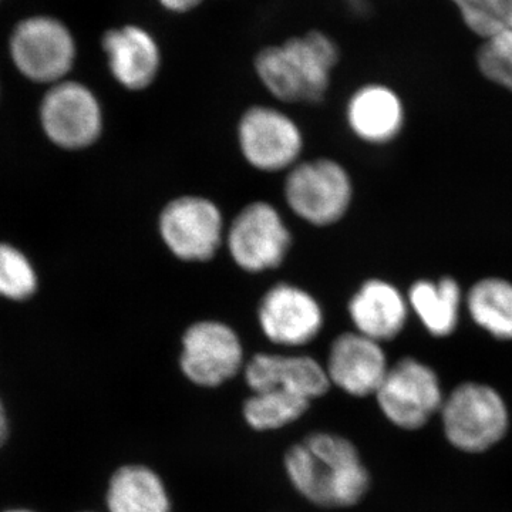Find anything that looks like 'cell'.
Segmentation results:
<instances>
[{"instance_id":"cell-1","label":"cell","mask_w":512,"mask_h":512,"mask_svg":"<svg viewBox=\"0 0 512 512\" xmlns=\"http://www.w3.org/2000/svg\"><path fill=\"white\" fill-rule=\"evenodd\" d=\"M339 60L340 49L333 37L313 29L262 47L254 57V70L259 83L276 100L316 104L328 94Z\"/></svg>"},{"instance_id":"cell-2","label":"cell","mask_w":512,"mask_h":512,"mask_svg":"<svg viewBox=\"0 0 512 512\" xmlns=\"http://www.w3.org/2000/svg\"><path fill=\"white\" fill-rule=\"evenodd\" d=\"M286 473L296 490L322 507H352L365 498L370 474L355 444L318 433L286 453Z\"/></svg>"},{"instance_id":"cell-3","label":"cell","mask_w":512,"mask_h":512,"mask_svg":"<svg viewBox=\"0 0 512 512\" xmlns=\"http://www.w3.org/2000/svg\"><path fill=\"white\" fill-rule=\"evenodd\" d=\"M448 446L467 456H481L500 446L512 426L510 406L491 384L463 382L446 393L439 414Z\"/></svg>"},{"instance_id":"cell-4","label":"cell","mask_w":512,"mask_h":512,"mask_svg":"<svg viewBox=\"0 0 512 512\" xmlns=\"http://www.w3.org/2000/svg\"><path fill=\"white\" fill-rule=\"evenodd\" d=\"M375 396L380 412L394 427L420 431L439 419L446 393L433 367L404 357L389 367Z\"/></svg>"},{"instance_id":"cell-5","label":"cell","mask_w":512,"mask_h":512,"mask_svg":"<svg viewBox=\"0 0 512 512\" xmlns=\"http://www.w3.org/2000/svg\"><path fill=\"white\" fill-rule=\"evenodd\" d=\"M9 50L23 77L50 86L66 80L77 59L72 30L62 20L46 15L20 20L10 35Z\"/></svg>"},{"instance_id":"cell-6","label":"cell","mask_w":512,"mask_h":512,"mask_svg":"<svg viewBox=\"0 0 512 512\" xmlns=\"http://www.w3.org/2000/svg\"><path fill=\"white\" fill-rule=\"evenodd\" d=\"M39 120L47 140L69 151L92 147L104 128L99 97L86 84L70 79L50 86L40 101Z\"/></svg>"},{"instance_id":"cell-7","label":"cell","mask_w":512,"mask_h":512,"mask_svg":"<svg viewBox=\"0 0 512 512\" xmlns=\"http://www.w3.org/2000/svg\"><path fill=\"white\" fill-rule=\"evenodd\" d=\"M353 187L348 171L329 158H316L292 167L286 177L285 198L301 220L326 227L345 217Z\"/></svg>"},{"instance_id":"cell-8","label":"cell","mask_w":512,"mask_h":512,"mask_svg":"<svg viewBox=\"0 0 512 512\" xmlns=\"http://www.w3.org/2000/svg\"><path fill=\"white\" fill-rule=\"evenodd\" d=\"M160 234L168 251L181 261L205 262L221 247L224 218L214 202L185 195L165 205Z\"/></svg>"},{"instance_id":"cell-9","label":"cell","mask_w":512,"mask_h":512,"mask_svg":"<svg viewBox=\"0 0 512 512\" xmlns=\"http://www.w3.org/2000/svg\"><path fill=\"white\" fill-rule=\"evenodd\" d=\"M291 242V232L281 214L264 201L252 202L239 212L227 237L231 258L251 274L281 265Z\"/></svg>"},{"instance_id":"cell-10","label":"cell","mask_w":512,"mask_h":512,"mask_svg":"<svg viewBox=\"0 0 512 512\" xmlns=\"http://www.w3.org/2000/svg\"><path fill=\"white\" fill-rule=\"evenodd\" d=\"M238 141L248 164L265 173L291 168L303 148L298 124L284 111L271 106H252L242 114Z\"/></svg>"},{"instance_id":"cell-11","label":"cell","mask_w":512,"mask_h":512,"mask_svg":"<svg viewBox=\"0 0 512 512\" xmlns=\"http://www.w3.org/2000/svg\"><path fill=\"white\" fill-rule=\"evenodd\" d=\"M244 360L241 339L234 329L217 320H201L183 338L181 370L192 383L217 387L237 375Z\"/></svg>"},{"instance_id":"cell-12","label":"cell","mask_w":512,"mask_h":512,"mask_svg":"<svg viewBox=\"0 0 512 512\" xmlns=\"http://www.w3.org/2000/svg\"><path fill=\"white\" fill-rule=\"evenodd\" d=\"M258 320L262 332L272 343L298 348L319 335L323 312L319 302L305 289L278 284L262 298Z\"/></svg>"},{"instance_id":"cell-13","label":"cell","mask_w":512,"mask_h":512,"mask_svg":"<svg viewBox=\"0 0 512 512\" xmlns=\"http://www.w3.org/2000/svg\"><path fill=\"white\" fill-rule=\"evenodd\" d=\"M101 49L113 79L128 92L153 86L163 69V50L157 37L144 26L127 23L106 30Z\"/></svg>"},{"instance_id":"cell-14","label":"cell","mask_w":512,"mask_h":512,"mask_svg":"<svg viewBox=\"0 0 512 512\" xmlns=\"http://www.w3.org/2000/svg\"><path fill=\"white\" fill-rule=\"evenodd\" d=\"M389 367L382 343L352 332L343 333L332 343L326 372L330 383L343 392L367 397L379 390Z\"/></svg>"},{"instance_id":"cell-15","label":"cell","mask_w":512,"mask_h":512,"mask_svg":"<svg viewBox=\"0 0 512 512\" xmlns=\"http://www.w3.org/2000/svg\"><path fill=\"white\" fill-rule=\"evenodd\" d=\"M352 133L369 144H386L404 127L406 110L402 97L383 83H367L355 90L346 106Z\"/></svg>"},{"instance_id":"cell-16","label":"cell","mask_w":512,"mask_h":512,"mask_svg":"<svg viewBox=\"0 0 512 512\" xmlns=\"http://www.w3.org/2000/svg\"><path fill=\"white\" fill-rule=\"evenodd\" d=\"M248 386L255 392L286 390L305 399H318L328 392L325 367L308 356L256 355L245 369Z\"/></svg>"},{"instance_id":"cell-17","label":"cell","mask_w":512,"mask_h":512,"mask_svg":"<svg viewBox=\"0 0 512 512\" xmlns=\"http://www.w3.org/2000/svg\"><path fill=\"white\" fill-rule=\"evenodd\" d=\"M348 309L356 332L382 343L402 333L409 302L390 282L370 279L350 298Z\"/></svg>"},{"instance_id":"cell-18","label":"cell","mask_w":512,"mask_h":512,"mask_svg":"<svg viewBox=\"0 0 512 512\" xmlns=\"http://www.w3.org/2000/svg\"><path fill=\"white\" fill-rule=\"evenodd\" d=\"M407 302L434 338H447L456 332L463 302V292L456 279L451 276L437 281L420 279L410 288Z\"/></svg>"},{"instance_id":"cell-19","label":"cell","mask_w":512,"mask_h":512,"mask_svg":"<svg viewBox=\"0 0 512 512\" xmlns=\"http://www.w3.org/2000/svg\"><path fill=\"white\" fill-rule=\"evenodd\" d=\"M107 507L110 512H170V498L154 471L130 466L111 478Z\"/></svg>"},{"instance_id":"cell-20","label":"cell","mask_w":512,"mask_h":512,"mask_svg":"<svg viewBox=\"0 0 512 512\" xmlns=\"http://www.w3.org/2000/svg\"><path fill=\"white\" fill-rule=\"evenodd\" d=\"M471 319L497 340H512V282L484 278L471 286L467 295Z\"/></svg>"},{"instance_id":"cell-21","label":"cell","mask_w":512,"mask_h":512,"mask_svg":"<svg viewBox=\"0 0 512 512\" xmlns=\"http://www.w3.org/2000/svg\"><path fill=\"white\" fill-rule=\"evenodd\" d=\"M311 400L286 390L255 392L244 406L245 420L255 430L281 429L299 419Z\"/></svg>"},{"instance_id":"cell-22","label":"cell","mask_w":512,"mask_h":512,"mask_svg":"<svg viewBox=\"0 0 512 512\" xmlns=\"http://www.w3.org/2000/svg\"><path fill=\"white\" fill-rule=\"evenodd\" d=\"M39 275L22 249L0 242V298L25 302L36 295Z\"/></svg>"},{"instance_id":"cell-23","label":"cell","mask_w":512,"mask_h":512,"mask_svg":"<svg viewBox=\"0 0 512 512\" xmlns=\"http://www.w3.org/2000/svg\"><path fill=\"white\" fill-rule=\"evenodd\" d=\"M476 63L485 80L512 93V30L508 26L481 39Z\"/></svg>"},{"instance_id":"cell-24","label":"cell","mask_w":512,"mask_h":512,"mask_svg":"<svg viewBox=\"0 0 512 512\" xmlns=\"http://www.w3.org/2000/svg\"><path fill=\"white\" fill-rule=\"evenodd\" d=\"M461 22L473 35L485 39L507 28L511 22L508 0H448Z\"/></svg>"},{"instance_id":"cell-25","label":"cell","mask_w":512,"mask_h":512,"mask_svg":"<svg viewBox=\"0 0 512 512\" xmlns=\"http://www.w3.org/2000/svg\"><path fill=\"white\" fill-rule=\"evenodd\" d=\"M161 8L174 15H185V13L194 12L200 8L205 0H157Z\"/></svg>"},{"instance_id":"cell-26","label":"cell","mask_w":512,"mask_h":512,"mask_svg":"<svg viewBox=\"0 0 512 512\" xmlns=\"http://www.w3.org/2000/svg\"><path fill=\"white\" fill-rule=\"evenodd\" d=\"M8 437V417H6L5 407L0 402V446L5 443Z\"/></svg>"},{"instance_id":"cell-27","label":"cell","mask_w":512,"mask_h":512,"mask_svg":"<svg viewBox=\"0 0 512 512\" xmlns=\"http://www.w3.org/2000/svg\"><path fill=\"white\" fill-rule=\"evenodd\" d=\"M508 6H510L511 22H512V0H508Z\"/></svg>"},{"instance_id":"cell-28","label":"cell","mask_w":512,"mask_h":512,"mask_svg":"<svg viewBox=\"0 0 512 512\" xmlns=\"http://www.w3.org/2000/svg\"><path fill=\"white\" fill-rule=\"evenodd\" d=\"M6 512H32V511H26V510H10Z\"/></svg>"},{"instance_id":"cell-29","label":"cell","mask_w":512,"mask_h":512,"mask_svg":"<svg viewBox=\"0 0 512 512\" xmlns=\"http://www.w3.org/2000/svg\"><path fill=\"white\" fill-rule=\"evenodd\" d=\"M508 28L512 30V22L510 23V25H508Z\"/></svg>"}]
</instances>
